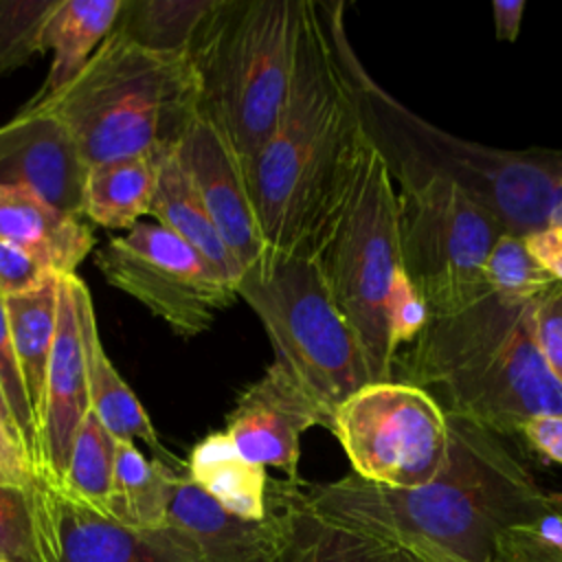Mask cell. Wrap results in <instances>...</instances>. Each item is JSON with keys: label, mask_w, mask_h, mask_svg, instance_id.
Returning <instances> with one entry per match:
<instances>
[{"label": "cell", "mask_w": 562, "mask_h": 562, "mask_svg": "<svg viewBox=\"0 0 562 562\" xmlns=\"http://www.w3.org/2000/svg\"><path fill=\"white\" fill-rule=\"evenodd\" d=\"M448 417V457L417 487H384L353 472L303 485L310 509L336 525L415 553L454 562H494L498 538L555 512L507 437L465 417Z\"/></svg>", "instance_id": "1"}, {"label": "cell", "mask_w": 562, "mask_h": 562, "mask_svg": "<svg viewBox=\"0 0 562 562\" xmlns=\"http://www.w3.org/2000/svg\"><path fill=\"white\" fill-rule=\"evenodd\" d=\"M371 143L338 59L327 7L312 0L283 116L244 167L270 250L314 257L349 202Z\"/></svg>", "instance_id": "2"}, {"label": "cell", "mask_w": 562, "mask_h": 562, "mask_svg": "<svg viewBox=\"0 0 562 562\" xmlns=\"http://www.w3.org/2000/svg\"><path fill=\"white\" fill-rule=\"evenodd\" d=\"M531 307L533 301L485 288L465 307L430 316L397 351L393 380L426 391L446 415L507 439L529 417L562 415V386L536 347Z\"/></svg>", "instance_id": "3"}, {"label": "cell", "mask_w": 562, "mask_h": 562, "mask_svg": "<svg viewBox=\"0 0 562 562\" xmlns=\"http://www.w3.org/2000/svg\"><path fill=\"white\" fill-rule=\"evenodd\" d=\"M325 7L367 138L400 189L448 180L487 204L512 235L525 237L549 224L555 182L547 147H490L428 123L364 68L347 37L345 2H325Z\"/></svg>", "instance_id": "4"}, {"label": "cell", "mask_w": 562, "mask_h": 562, "mask_svg": "<svg viewBox=\"0 0 562 562\" xmlns=\"http://www.w3.org/2000/svg\"><path fill=\"white\" fill-rule=\"evenodd\" d=\"M189 53H154L112 29L88 64L57 92L24 108L53 114L88 165L171 154L198 114Z\"/></svg>", "instance_id": "5"}, {"label": "cell", "mask_w": 562, "mask_h": 562, "mask_svg": "<svg viewBox=\"0 0 562 562\" xmlns=\"http://www.w3.org/2000/svg\"><path fill=\"white\" fill-rule=\"evenodd\" d=\"M310 13L312 0H215L187 50L198 112L222 132L241 169L283 116Z\"/></svg>", "instance_id": "6"}, {"label": "cell", "mask_w": 562, "mask_h": 562, "mask_svg": "<svg viewBox=\"0 0 562 562\" xmlns=\"http://www.w3.org/2000/svg\"><path fill=\"white\" fill-rule=\"evenodd\" d=\"M235 292L261 321L274 362L310 393L327 419L349 395L373 382L364 351L312 257L268 250L241 272Z\"/></svg>", "instance_id": "7"}, {"label": "cell", "mask_w": 562, "mask_h": 562, "mask_svg": "<svg viewBox=\"0 0 562 562\" xmlns=\"http://www.w3.org/2000/svg\"><path fill=\"white\" fill-rule=\"evenodd\" d=\"M397 215L395 182L371 147L349 202L312 257L364 351L373 382L393 380L386 299L402 266Z\"/></svg>", "instance_id": "8"}, {"label": "cell", "mask_w": 562, "mask_h": 562, "mask_svg": "<svg viewBox=\"0 0 562 562\" xmlns=\"http://www.w3.org/2000/svg\"><path fill=\"white\" fill-rule=\"evenodd\" d=\"M400 261L430 316H446L485 288V263L501 235V217L448 180L397 189Z\"/></svg>", "instance_id": "9"}, {"label": "cell", "mask_w": 562, "mask_h": 562, "mask_svg": "<svg viewBox=\"0 0 562 562\" xmlns=\"http://www.w3.org/2000/svg\"><path fill=\"white\" fill-rule=\"evenodd\" d=\"M327 430L345 450L351 472L384 487L432 481L448 457V417L422 389L397 380L371 382L349 395Z\"/></svg>", "instance_id": "10"}, {"label": "cell", "mask_w": 562, "mask_h": 562, "mask_svg": "<svg viewBox=\"0 0 562 562\" xmlns=\"http://www.w3.org/2000/svg\"><path fill=\"white\" fill-rule=\"evenodd\" d=\"M105 281L143 303L178 336L206 331L237 292L184 239L158 222H136L97 255Z\"/></svg>", "instance_id": "11"}, {"label": "cell", "mask_w": 562, "mask_h": 562, "mask_svg": "<svg viewBox=\"0 0 562 562\" xmlns=\"http://www.w3.org/2000/svg\"><path fill=\"white\" fill-rule=\"evenodd\" d=\"M327 424V415L310 393L272 360L261 378L239 393L224 432L250 463L277 468L288 481H301V435Z\"/></svg>", "instance_id": "12"}, {"label": "cell", "mask_w": 562, "mask_h": 562, "mask_svg": "<svg viewBox=\"0 0 562 562\" xmlns=\"http://www.w3.org/2000/svg\"><path fill=\"white\" fill-rule=\"evenodd\" d=\"M176 158L241 272L255 266L270 248L261 235L241 162L228 140L198 112L176 145Z\"/></svg>", "instance_id": "13"}, {"label": "cell", "mask_w": 562, "mask_h": 562, "mask_svg": "<svg viewBox=\"0 0 562 562\" xmlns=\"http://www.w3.org/2000/svg\"><path fill=\"white\" fill-rule=\"evenodd\" d=\"M88 411L86 353L77 305L68 277H59L57 327L37 419V452L33 463L37 481L57 490L61 487L77 430Z\"/></svg>", "instance_id": "14"}, {"label": "cell", "mask_w": 562, "mask_h": 562, "mask_svg": "<svg viewBox=\"0 0 562 562\" xmlns=\"http://www.w3.org/2000/svg\"><path fill=\"white\" fill-rule=\"evenodd\" d=\"M88 162L53 114L22 108L0 125V187H20L50 206L81 215Z\"/></svg>", "instance_id": "15"}, {"label": "cell", "mask_w": 562, "mask_h": 562, "mask_svg": "<svg viewBox=\"0 0 562 562\" xmlns=\"http://www.w3.org/2000/svg\"><path fill=\"white\" fill-rule=\"evenodd\" d=\"M283 483L270 479L268 514L248 520L226 512L187 474L173 472L167 494V522L193 540L200 562H277L285 538Z\"/></svg>", "instance_id": "16"}, {"label": "cell", "mask_w": 562, "mask_h": 562, "mask_svg": "<svg viewBox=\"0 0 562 562\" xmlns=\"http://www.w3.org/2000/svg\"><path fill=\"white\" fill-rule=\"evenodd\" d=\"M53 562H200L193 540L173 525L130 529L48 485Z\"/></svg>", "instance_id": "17"}, {"label": "cell", "mask_w": 562, "mask_h": 562, "mask_svg": "<svg viewBox=\"0 0 562 562\" xmlns=\"http://www.w3.org/2000/svg\"><path fill=\"white\" fill-rule=\"evenodd\" d=\"M68 283L75 296L81 338H83L90 413H94V417L103 424V428L110 435H114L119 441L140 439L145 446H149L158 454L156 459L173 461L171 454L162 448L158 432L149 415L145 413L140 400L132 393L127 382L119 375V371L114 369L112 360L103 349L88 285L77 274H68Z\"/></svg>", "instance_id": "18"}, {"label": "cell", "mask_w": 562, "mask_h": 562, "mask_svg": "<svg viewBox=\"0 0 562 562\" xmlns=\"http://www.w3.org/2000/svg\"><path fill=\"white\" fill-rule=\"evenodd\" d=\"M285 538L277 562H424L415 551L336 525L310 509L303 481L283 483Z\"/></svg>", "instance_id": "19"}, {"label": "cell", "mask_w": 562, "mask_h": 562, "mask_svg": "<svg viewBox=\"0 0 562 562\" xmlns=\"http://www.w3.org/2000/svg\"><path fill=\"white\" fill-rule=\"evenodd\" d=\"M0 237L46 259L59 277L75 274L94 246L79 215L64 213L20 187H0Z\"/></svg>", "instance_id": "20"}, {"label": "cell", "mask_w": 562, "mask_h": 562, "mask_svg": "<svg viewBox=\"0 0 562 562\" xmlns=\"http://www.w3.org/2000/svg\"><path fill=\"white\" fill-rule=\"evenodd\" d=\"M149 213L160 226L195 248L226 283L237 285L241 268L222 241L195 187L176 158V149L158 160Z\"/></svg>", "instance_id": "21"}, {"label": "cell", "mask_w": 562, "mask_h": 562, "mask_svg": "<svg viewBox=\"0 0 562 562\" xmlns=\"http://www.w3.org/2000/svg\"><path fill=\"white\" fill-rule=\"evenodd\" d=\"M123 0H57L42 29V48L53 50V61L40 101L66 86L101 46L116 24Z\"/></svg>", "instance_id": "22"}, {"label": "cell", "mask_w": 562, "mask_h": 562, "mask_svg": "<svg viewBox=\"0 0 562 562\" xmlns=\"http://www.w3.org/2000/svg\"><path fill=\"white\" fill-rule=\"evenodd\" d=\"M187 476L226 512L257 520L268 514L270 476L244 459L224 430L200 439L187 459Z\"/></svg>", "instance_id": "23"}, {"label": "cell", "mask_w": 562, "mask_h": 562, "mask_svg": "<svg viewBox=\"0 0 562 562\" xmlns=\"http://www.w3.org/2000/svg\"><path fill=\"white\" fill-rule=\"evenodd\" d=\"M158 160L134 156L88 167L81 215L103 228H132L149 213Z\"/></svg>", "instance_id": "24"}, {"label": "cell", "mask_w": 562, "mask_h": 562, "mask_svg": "<svg viewBox=\"0 0 562 562\" xmlns=\"http://www.w3.org/2000/svg\"><path fill=\"white\" fill-rule=\"evenodd\" d=\"M57 303L59 277L33 292L4 299L13 351L20 367L24 393L35 417V426L42 411L46 369L57 327Z\"/></svg>", "instance_id": "25"}, {"label": "cell", "mask_w": 562, "mask_h": 562, "mask_svg": "<svg viewBox=\"0 0 562 562\" xmlns=\"http://www.w3.org/2000/svg\"><path fill=\"white\" fill-rule=\"evenodd\" d=\"M176 470L149 461L134 441H119L108 516L130 529H158L167 522L169 479Z\"/></svg>", "instance_id": "26"}, {"label": "cell", "mask_w": 562, "mask_h": 562, "mask_svg": "<svg viewBox=\"0 0 562 562\" xmlns=\"http://www.w3.org/2000/svg\"><path fill=\"white\" fill-rule=\"evenodd\" d=\"M215 0H123L114 29L154 53H187Z\"/></svg>", "instance_id": "27"}, {"label": "cell", "mask_w": 562, "mask_h": 562, "mask_svg": "<svg viewBox=\"0 0 562 562\" xmlns=\"http://www.w3.org/2000/svg\"><path fill=\"white\" fill-rule=\"evenodd\" d=\"M55 527L48 505V485H0V560L53 562Z\"/></svg>", "instance_id": "28"}, {"label": "cell", "mask_w": 562, "mask_h": 562, "mask_svg": "<svg viewBox=\"0 0 562 562\" xmlns=\"http://www.w3.org/2000/svg\"><path fill=\"white\" fill-rule=\"evenodd\" d=\"M116 446H119V439L103 428V424L94 417V413L88 411V415L83 417L77 430L68 470L59 492L108 516V498L112 492Z\"/></svg>", "instance_id": "29"}, {"label": "cell", "mask_w": 562, "mask_h": 562, "mask_svg": "<svg viewBox=\"0 0 562 562\" xmlns=\"http://www.w3.org/2000/svg\"><path fill=\"white\" fill-rule=\"evenodd\" d=\"M485 283L503 296L536 301L558 281L540 268L520 235L505 233L498 237L487 257Z\"/></svg>", "instance_id": "30"}, {"label": "cell", "mask_w": 562, "mask_h": 562, "mask_svg": "<svg viewBox=\"0 0 562 562\" xmlns=\"http://www.w3.org/2000/svg\"><path fill=\"white\" fill-rule=\"evenodd\" d=\"M57 0H0V77L42 55V29Z\"/></svg>", "instance_id": "31"}, {"label": "cell", "mask_w": 562, "mask_h": 562, "mask_svg": "<svg viewBox=\"0 0 562 562\" xmlns=\"http://www.w3.org/2000/svg\"><path fill=\"white\" fill-rule=\"evenodd\" d=\"M494 562H562V514L551 512L507 529L498 538Z\"/></svg>", "instance_id": "32"}, {"label": "cell", "mask_w": 562, "mask_h": 562, "mask_svg": "<svg viewBox=\"0 0 562 562\" xmlns=\"http://www.w3.org/2000/svg\"><path fill=\"white\" fill-rule=\"evenodd\" d=\"M0 382H2L7 402L11 408L15 428H18L20 443L33 463L35 450H37V426H35V417H33V411H31L26 393H24L22 378H20V367H18L15 351H13L9 316H7V305H4L2 294H0Z\"/></svg>", "instance_id": "33"}, {"label": "cell", "mask_w": 562, "mask_h": 562, "mask_svg": "<svg viewBox=\"0 0 562 562\" xmlns=\"http://www.w3.org/2000/svg\"><path fill=\"white\" fill-rule=\"evenodd\" d=\"M430 321L428 305L406 270L400 266L393 277V285L386 299V323L391 349L397 356L402 347L413 342Z\"/></svg>", "instance_id": "34"}, {"label": "cell", "mask_w": 562, "mask_h": 562, "mask_svg": "<svg viewBox=\"0 0 562 562\" xmlns=\"http://www.w3.org/2000/svg\"><path fill=\"white\" fill-rule=\"evenodd\" d=\"M59 274L33 250L0 237V294L4 299L33 292Z\"/></svg>", "instance_id": "35"}, {"label": "cell", "mask_w": 562, "mask_h": 562, "mask_svg": "<svg viewBox=\"0 0 562 562\" xmlns=\"http://www.w3.org/2000/svg\"><path fill=\"white\" fill-rule=\"evenodd\" d=\"M531 329L542 362L562 386V283L551 285L533 301Z\"/></svg>", "instance_id": "36"}, {"label": "cell", "mask_w": 562, "mask_h": 562, "mask_svg": "<svg viewBox=\"0 0 562 562\" xmlns=\"http://www.w3.org/2000/svg\"><path fill=\"white\" fill-rule=\"evenodd\" d=\"M536 454L562 465V415H538L520 424L518 435Z\"/></svg>", "instance_id": "37"}, {"label": "cell", "mask_w": 562, "mask_h": 562, "mask_svg": "<svg viewBox=\"0 0 562 562\" xmlns=\"http://www.w3.org/2000/svg\"><path fill=\"white\" fill-rule=\"evenodd\" d=\"M37 483L33 463L22 443L0 424V485L29 490Z\"/></svg>", "instance_id": "38"}, {"label": "cell", "mask_w": 562, "mask_h": 562, "mask_svg": "<svg viewBox=\"0 0 562 562\" xmlns=\"http://www.w3.org/2000/svg\"><path fill=\"white\" fill-rule=\"evenodd\" d=\"M522 239L540 268L562 283V217L525 235Z\"/></svg>", "instance_id": "39"}, {"label": "cell", "mask_w": 562, "mask_h": 562, "mask_svg": "<svg viewBox=\"0 0 562 562\" xmlns=\"http://www.w3.org/2000/svg\"><path fill=\"white\" fill-rule=\"evenodd\" d=\"M525 7H527L525 0H494L492 2L496 40H501V42H516L518 40Z\"/></svg>", "instance_id": "40"}, {"label": "cell", "mask_w": 562, "mask_h": 562, "mask_svg": "<svg viewBox=\"0 0 562 562\" xmlns=\"http://www.w3.org/2000/svg\"><path fill=\"white\" fill-rule=\"evenodd\" d=\"M547 156H549V167L553 173V211H551V220H560L562 217V147H547Z\"/></svg>", "instance_id": "41"}, {"label": "cell", "mask_w": 562, "mask_h": 562, "mask_svg": "<svg viewBox=\"0 0 562 562\" xmlns=\"http://www.w3.org/2000/svg\"><path fill=\"white\" fill-rule=\"evenodd\" d=\"M0 424L20 441L18 437V428H15V422H13V415H11V408H9V402H7V395H4V389H2V382H0Z\"/></svg>", "instance_id": "42"}, {"label": "cell", "mask_w": 562, "mask_h": 562, "mask_svg": "<svg viewBox=\"0 0 562 562\" xmlns=\"http://www.w3.org/2000/svg\"><path fill=\"white\" fill-rule=\"evenodd\" d=\"M547 498L555 512L562 514V492H547Z\"/></svg>", "instance_id": "43"}, {"label": "cell", "mask_w": 562, "mask_h": 562, "mask_svg": "<svg viewBox=\"0 0 562 562\" xmlns=\"http://www.w3.org/2000/svg\"><path fill=\"white\" fill-rule=\"evenodd\" d=\"M424 562H454L450 558H443V555H437V553H417Z\"/></svg>", "instance_id": "44"}, {"label": "cell", "mask_w": 562, "mask_h": 562, "mask_svg": "<svg viewBox=\"0 0 562 562\" xmlns=\"http://www.w3.org/2000/svg\"><path fill=\"white\" fill-rule=\"evenodd\" d=\"M0 562H4V560H0Z\"/></svg>", "instance_id": "45"}]
</instances>
